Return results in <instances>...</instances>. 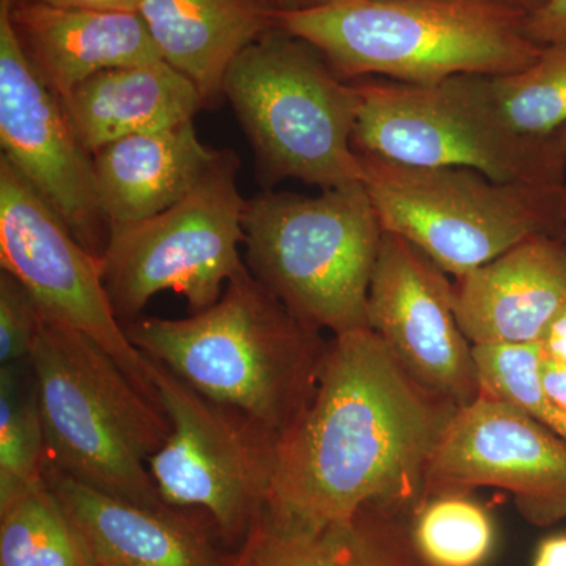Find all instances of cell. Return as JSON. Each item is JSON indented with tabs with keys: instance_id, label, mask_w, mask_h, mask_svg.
Returning <instances> with one entry per match:
<instances>
[{
	"instance_id": "obj_9",
	"label": "cell",
	"mask_w": 566,
	"mask_h": 566,
	"mask_svg": "<svg viewBox=\"0 0 566 566\" xmlns=\"http://www.w3.org/2000/svg\"><path fill=\"white\" fill-rule=\"evenodd\" d=\"M241 159L219 150L191 191L159 214L109 227L102 255L104 289L122 326L140 318L151 297L174 292L191 314L218 303L243 264L245 199Z\"/></svg>"
},
{
	"instance_id": "obj_33",
	"label": "cell",
	"mask_w": 566,
	"mask_h": 566,
	"mask_svg": "<svg viewBox=\"0 0 566 566\" xmlns=\"http://www.w3.org/2000/svg\"><path fill=\"white\" fill-rule=\"evenodd\" d=\"M488 2L497 3V6L515 10L517 13L524 14V17H531L535 11L543 9L547 0H488Z\"/></svg>"
},
{
	"instance_id": "obj_15",
	"label": "cell",
	"mask_w": 566,
	"mask_h": 566,
	"mask_svg": "<svg viewBox=\"0 0 566 566\" xmlns=\"http://www.w3.org/2000/svg\"><path fill=\"white\" fill-rule=\"evenodd\" d=\"M44 480L65 510L93 566H233L188 510L145 506L104 494L46 465Z\"/></svg>"
},
{
	"instance_id": "obj_18",
	"label": "cell",
	"mask_w": 566,
	"mask_h": 566,
	"mask_svg": "<svg viewBox=\"0 0 566 566\" xmlns=\"http://www.w3.org/2000/svg\"><path fill=\"white\" fill-rule=\"evenodd\" d=\"M218 151L199 139L193 120L99 148L92 155L93 177L109 227L151 218L180 202Z\"/></svg>"
},
{
	"instance_id": "obj_11",
	"label": "cell",
	"mask_w": 566,
	"mask_h": 566,
	"mask_svg": "<svg viewBox=\"0 0 566 566\" xmlns=\"http://www.w3.org/2000/svg\"><path fill=\"white\" fill-rule=\"evenodd\" d=\"M0 266L31 293L41 318L87 335L117 360L134 386L159 406L145 357L118 322L102 260L74 238L24 175L0 155Z\"/></svg>"
},
{
	"instance_id": "obj_7",
	"label": "cell",
	"mask_w": 566,
	"mask_h": 566,
	"mask_svg": "<svg viewBox=\"0 0 566 566\" xmlns=\"http://www.w3.org/2000/svg\"><path fill=\"white\" fill-rule=\"evenodd\" d=\"M353 148L405 166L463 167L491 180L562 189L566 156L553 137L517 133L495 103L491 77L436 84L356 82Z\"/></svg>"
},
{
	"instance_id": "obj_5",
	"label": "cell",
	"mask_w": 566,
	"mask_h": 566,
	"mask_svg": "<svg viewBox=\"0 0 566 566\" xmlns=\"http://www.w3.org/2000/svg\"><path fill=\"white\" fill-rule=\"evenodd\" d=\"M245 266L297 318L333 335L370 329L368 289L382 241L364 182L308 197L245 200Z\"/></svg>"
},
{
	"instance_id": "obj_2",
	"label": "cell",
	"mask_w": 566,
	"mask_h": 566,
	"mask_svg": "<svg viewBox=\"0 0 566 566\" xmlns=\"http://www.w3.org/2000/svg\"><path fill=\"white\" fill-rule=\"evenodd\" d=\"M123 329L134 348L197 392L279 436L311 405L329 344L245 263L211 307L180 319L140 316Z\"/></svg>"
},
{
	"instance_id": "obj_22",
	"label": "cell",
	"mask_w": 566,
	"mask_h": 566,
	"mask_svg": "<svg viewBox=\"0 0 566 566\" xmlns=\"http://www.w3.org/2000/svg\"><path fill=\"white\" fill-rule=\"evenodd\" d=\"M0 566H93L46 480L0 512Z\"/></svg>"
},
{
	"instance_id": "obj_30",
	"label": "cell",
	"mask_w": 566,
	"mask_h": 566,
	"mask_svg": "<svg viewBox=\"0 0 566 566\" xmlns=\"http://www.w3.org/2000/svg\"><path fill=\"white\" fill-rule=\"evenodd\" d=\"M11 3H41L62 9L137 10L139 0H10Z\"/></svg>"
},
{
	"instance_id": "obj_21",
	"label": "cell",
	"mask_w": 566,
	"mask_h": 566,
	"mask_svg": "<svg viewBox=\"0 0 566 566\" xmlns=\"http://www.w3.org/2000/svg\"><path fill=\"white\" fill-rule=\"evenodd\" d=\"M409 517L368 505L318 528L282 526L262 515L234 553L233 566H428Z\"/></svg>"
},
{
	"instance_id": "obj_28",
	"label": "cell",
	"mask_w": 566,
	"mask_h": 566,
	"mask_svg": "<svg viewBox=\"0 0 566 566\" xmlns=\"http://www.w3.org/2000/svg\"><path fill=\"white\" fill-rule=\"evenodd\" d=\"M524 29L538 46L566 44V0H547L543 9L526 18Z\"/></svg>"
},
{
	"instance_id": "obj_25",
	"label": "cell",
	"mask_w": 566,
	"mask_h": 566,
	"mask_svg": "<svg viewBox=\"0 0 566 566\" xmlns=\"http://www.w3.org/2000/svg\"><path fill=\"white\" fill-rule=\"evenodd\" d=\"M495 103L517 133L549 137L566 125V44L543 48L532 65L491 77Z\"/></svg>"
},
{
	"instance_id": "obj_24",
	"label": "cell",
	"mask_w": 566,
	"mask_h": 566,
	"mask_svg": "<svg viewBox=\"0 0 566 566\" xmlns=\"http://www.w3.org/2000/svg\"><path fill=\"white\" fill-rule=\"evenodd\" d=\"M409 532L428 566H483L493 556V517L471 494L424 499L409 520Z\"/></svg>"
},
{
	"instance_id": "obj_20",
	"label": "cell",
	"mask_w": 566,
	"mask_h": 566,
	"mask_svg": "<svg viewBox=\"0 0 566 566\" xmlns=\"http://www.w3.org/2000/svg\"><path fill=\"white\" fill-rule=\"evenodd\" d=\"M61 102L91 155L133 134L191 122L205 109L196 84L163 59L99 71Z\"/></svg>"
},
{
	"instance_id": "obj_23",
	"label": "cell",
	"mask_w": 566,
	"mask_h": 566,
	"mask_svg": "<svg viewBox=\"0 0 566 566\" xmlns=\"http://www.w3.org/2000/svg\"><path fill=\"white\" fill-rule=\"evenodd\" d=\"M46 464L31 364L0 365V512L44 479Z\"/></svg>"
},
{
	"instance_id": "obj_17",
	"label": "cell",
	"mask_w": 566,
	"mask_h": 566,
	"mask_svg": "<svg viewBox=\"0 0 566 566\" xmlns=\"http://www.w3.org/2000/svg\"><path fill=\"white\" fill-rule=\"evenodd\" d=\"M10 20L29 63L61 99L99 71L163 59L137 10L10 2Z\"/></svg>"
},
{
	"instance_id": "obj_10",
	"label": "cell",
	"mask_w": 566,
	"mask_h": 566,
	"mask_svg": "<svg viewBox=\"0 0 566 566\" xmlns=\"http://www.w3.org/2000/svg\"><path fill=\"white\" fill-rule=\"evenodd\" d=\"M144 357L170 424L148 463L153 482L164 504L200 510L223 542L238 549L266 509L281 436Z\"/></svg>"
},
{
	"instance_id": "obj_37",
	"label": "cell",
	"mask_w": 566,
	"mask_h": 566,
	"mask_svg": "<svg viewBox=\"0 0 566 566\" xmlns=\"http://www.w3.org/2000/svg\"><path fill=\"white\" fill-rule=\"evenodd\" d=\"M562 203H564V212L566 218V182L564 189H562Z\"/></svg>"
},
{
	"instance_id": "obj_31",
	"label": "cell",
	"mask_w": 566,
	"mask_h": 566,
	"mask_svg": "<svg viewBox=\"0 0 566 566\" xmlns=\"http://www.w3.org/2000/svg\"><path fill=\"white\" fill-rule=\"evenodd\" d=\"M542 381L547 395L566 412V365L543 360Z\"/></svg>"
},
{
	"instance_id": "obj_14",
	"label": "cell",
	"mask_w": 566,
	"mask_h": 566,
	"mask_svg": "<svg viewBox=\"0 0 566 566\" xmlns=\"http://www.w3.org/2000/svg\"><path fill=\"white\" fill-rule=\"evenodd\" d=\"M367 318L406 374L428 392L458 408L482 392L474 345L457 318L455 282L398 234H382Z\"/></svg>"
},
{
	"instance_id": "obj_1",
	"label": "cell",
	"mask_w": 566,
	"mask_h": 566,
	"mask_svg": "<svg viewBox=\"0 0 566 566\" xmlns=\"http://www.w3.org/2000/svg\"><path fill=\"white\" fill-rule=\"evenodd\" d=\"M457 409L417 385L374 331L333 335L311 405L279 438L263 515L300 528L368 505L411 517Z\"/></svg>"
},
{
	"instance_id": "obj_32",
	"label": "cell",
	"mask_w": 566,
	"mask_h": 566,
	"mask_svg": "<svg viewBox=\"0 0 566 566\" xmlns=\"http://www.w3.org/2000/svg\"><path fill=\"white\" fill-rule=\"evenodd\" d=\"M534 566H566V534L546 536L536 547Z\"/></svg>"
},
{
	"instance_id": "obj_36",
	"label": "cell",
	"mask_w": 566,
	"mask_h": 566,
	"mask_svg": "<svg viewBox=\"0 0 566 566\" xmlns=\"http://www.w3.org/2000/svg\"><path fill=\"white\" fill-rule=\"evenodd\" d=\"M333 2V0H296L297 7H312V6H322V3Z\"/></svg>"
},
{
	"instance_id": "obj_16",
	"label": "cell",
	"mask_w": 566,
	"mask_h": 566,
	"mask_svg": "<svg viewBox=\"0 0 566 566\" xmlns=\"http://www.w3.org/2000/svg\"><path fill=\"white\" fill-rule=\"evenodd\" d=\"M565 305L562 238H528L455 279L457 318L472 345L539 344Z\"/></svg>"
},
{
	"instance_id": "obj_4",
	"label": "cell",
	"mask_w": 566,
	"mask_h": 566,
	"mask_svg": "<svg viewBox=\"0 0 566 566\" xmlns=\"http://www.w3.org/2000/svg\"><path fill=\"white\" fill-rule=\"evenodd\" d=\"M29 364L46 465L104 494L166 506L148 469L170 433L161 406L106 349L63 324L43 319Z\"/></svg>"
},
{
	"instance_id": "obj_12",
	"label": "cell",
	"mask_w": 566,
	"mask_h": 566,
	"mask_svg": "<svg viewBox=\"0 0 566 566\" xmlns=\"http://www.w3.org/2000/svg\"><path fill=\"white\" fill-rule=\"evenodd\" d=\"M483 486L509 491L534 526L566 521L565 439L501 398L480 394L450 420L428 469L427 497Z\"/></svg>"
},
{
	"instance_id": "obj_26",
	"label": "cell",
	"mask_w": 566,
	"mask_h": 566,
	"mask_svg": "<svg viewBox=\"0 0 566 566\" xmlns=\"http://www.w3.org/2000/svg\"><path fill=\"white\" fill-rule=\"evenodd\" d=\"M474 357L483 394L515 406L566 441V412L543 386L542 345H474Z\"/></svg>"
},
{
	"instance_id": "obj_27",
	"label": "cell",
	"mask_w": 566,
	"mask_h": 566,
	"mask_svg": "<svg viewBox=\"0 0 566 566\" xmlns=\"http://www.w3.org/2000/svg\"><path fill=\"white\" fill-rule=\"evenodd\" d=\"M43 323L31 293L14 275L0 273V365L29 360Z\"/></svg>"
},
{
	"instance_id": "obj_35",
	"label": "cell",
	"mask_w": 566,
	"mask_h": 566,
	"mask_svg": "<svg viewBox=\"0 0 566 566\" xmlns=\"http://www.w3.org/2000/svg\"><path fill=\"white\" fill-rule=\"evenodd\" d=\"M275 11L296 9V0H266Z\"/></svg>"
},
{
	"instance_id": "obj_6",
	"label": "cell",
	"mask_w": 566,
	"mask_h": 566,
	"mask_svg": "<svg viewBox=\"0 0 566 566\" xmlns=\"http://www.w3.org/2000/svg\"><path fill=\"white\" fill-rule=\"evenodd\" d=\"M223 98L251 144L264 189L285 180L323 191L363 182L353 148L359 87L340 80L311 44L271 29L232 63Z\"/></svg>"
},
{
	"instance_id": "obj_8",
	"label": "cell",
	"mask_w": 566,
	"mask_h": 566,
	"mask_svg": "<svg viewBox=\"0 0 566 566\" xmlns=\"http://www.w3.org/2000/svg\"><path fill=\"white\" fill-rule=\"evenodd\" d=\"M359 156L382 232L405 238L455 279L528 238L566 240L564 188L499 182L463 167Z\"/></svg>"
},
{
	"instance_id": "obj_13",
	"label": "cell",
	"mask_w": 566,
	"mask_h": 566,
	"mask_svg": "<svg viewBox=\"0 0 566 566\" xmlns=\"http://www.w3.org/2000/svg\"><path fill=\"white\" fill-rule=\"evenodd\" d=\"M0 145L74 238L102 259L109 223L96 196L92 155L61 98L25 57L11 25L10 0H0Z\"/></svg>"
},
{
	"instance_id": "obj_3",
	"label": "cell",
	"mask_w": 566,
	"mask_h": 566,
	"mask_svg": "<svg viewBox=\"0 0 566 566\" xmlns=\"http://www.w3.org/2000/svg\"><path fill=\"white\" fill-rule=\"evenodd\" d=\"M526 18L488 0H333L274 11L273 20L346 82L436 84L527 69L543 48L528 39Z\"/></svg>"
},
{
	"instance_id": "obj_29",
	"label": "cell",
	"mask_w": 566,
	"mask_h": 566,
	"mask_svg": "<svg viewBox=\"0 0 566 566\" xmlns=\"http://www.w3.org/2000/svg\"><path fill=\"white\" fill-rule=\"evenodd\" d=\"M539 345L547 359L566 365V305L547 327Z\"/></svg>"
},
{
	"instance_id": "obj_19",
	"label": "cell",
	"mask_w": 566,
	"mask_h": 566,
	"mask_svg": "<svg viewBox=\"0 0 566 566\" xmlns=\"http://www.w3.org/2000/svg\"><path fill=\"white\" fill-rule=\"evenodd\" d=\"M137 11L163 61L196 84L205 109L221 103L238 55L274 29L266 0H139Z\"/></svg>"
},
{
	"instance_id": "obj_34",
	"label": "cell",
	"mask_w": 566,
	"mask_h": 566,
	"mask_svg": "<svg viewBox=\"0 0 566 566\" xmlns=\"http://www.w3.org/2000/svg\"><path fill=\"white\" fill-rule=\"evenodd\" d=\"M551 137H553L554 144L557 145L558 150L564 153L566 156V125L562 126V128L554 133Z\"/></svg>"
}]
</instances>
